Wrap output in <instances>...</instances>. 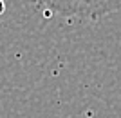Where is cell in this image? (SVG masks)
<instances>
[{
	"instance_id": "1",
	"label": "cell",
	"mask_w": 121,
	"mask_h": 118,
	"mask_svg": "<svg viewBox=\"0 0 121 118\" xmlns=\"http://www.w3.org/2000/svg\"><path fill=\"white\" fill-rule=\"evenodd\" d=\"M49 11L61 16L98 20L121 9V0H38Z\"/></svg>"
},
{
	"instance_id": "2",
	"label": "cell",
	"mask_w": 121,
	"mask_h": 118,
	"mask_svg": "<svg viewBox=\"0 0 121 118\" xmlns=\"http://www.w3.org/2000/svg\"><path fill=\"white\" fill-rule=\"evenodd\" d=\"M4 11H5V4L4 0H0V15H4Z\"/></svg>"
}]
</instances>
